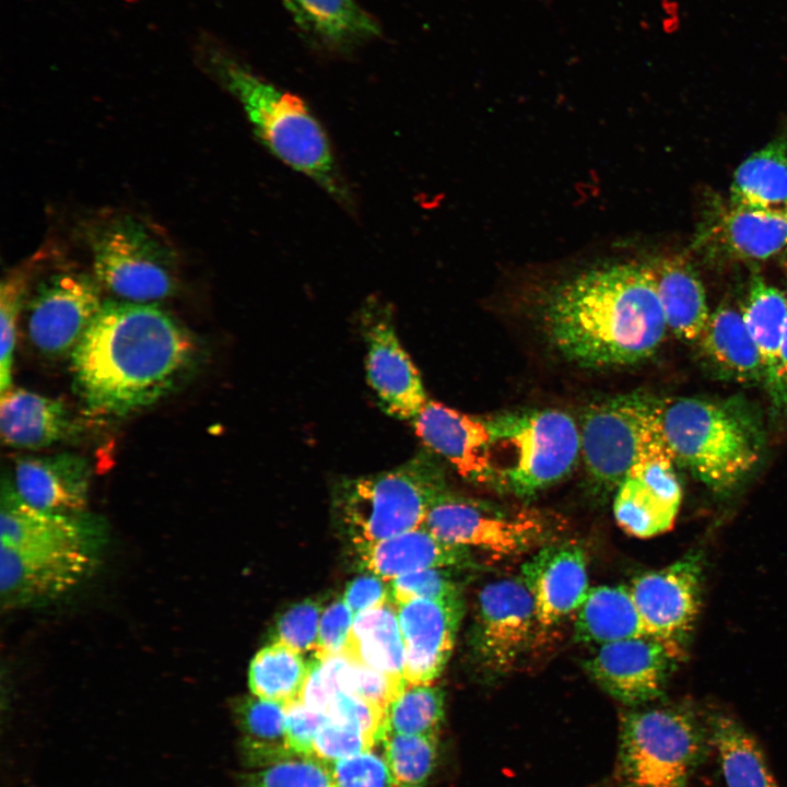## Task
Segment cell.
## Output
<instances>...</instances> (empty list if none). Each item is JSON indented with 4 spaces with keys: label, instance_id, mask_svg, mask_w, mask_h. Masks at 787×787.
<instances>
[{
    "label": "cell",
    "instance_id": "obj_1",
    "mask_svg": "<svg viewBox=\"0 0 787 787\" xmlns=\"http://www.w3.org/2000/svg\"><path fill=\"white\" fill-rule=\"evenodd\" d=\"M196 350L190 332L155 303L109 299L71 352L73 388L90 413L126 416L172 392Z\"/></svg>",
    "mask_w": 787,
    "mask_h": 787
},
{
    "label": "cell",
    "instance_id": "obj_2",
    "mask_svg": "<svg viewBox=\"0 0 787 787\" xmlns=\"http://www.w3.org/2000/svg\"><path fill=\"white\" fill-rule=\"evenodd\" d=\"M540 316L553 349L588 368L639 363L656 353L668 331L648 260L580 270L548 291Z\"/></svg>",
    "mask_w": 787,
    "mask_h": 787
},
{
    "label": "cell",
    "instance_id": "obj_3",
    "mask_svg": "<svg viewBox=\"0 0 787 787\" xmlns=\"http://www.w3.org/2000/svg\"><path fill=\"white\" fill-rule=\"evenodd\" d=\"M658 413L674 461L716 492L735 489L762 458L761 421L741 400L659 399Z\"/></svg>",
    "mask_w": 787,
    "mask_h": 787
},
{
    "label": "cell",
    "instance_id": "obj_4",
    "mask_svg": "<svg viewBox=\"0 0 787 787\" xmlns=\"http://www.w3.org/2000/svg\"><path fill=\"white\" fill-rule=\"evenodd\" d=\"M213 70L243 106L254 131L283 163L308 176L341 204H352L329 138L308 106L223 52Z\"/></svg>",
    "mask_w": 787,
    "mask_h": 787
},
{
    "label": "cell",
    "instance_id": "obj_5",
    "mask_svg": "<svg viewBox=\"0 0 787 787\" xmlns=\"http://www.w3.org/2000/svg\"><path fill=\"white\" fill-rule=\"evenodd\" d=\"M444 491L441 466L421 451L390 470L341 480L334 490V508L357 547L421 527Z\"/></svg>",
    "mask_w": 787,
    "mask_h": 787
},
{
    "label": "cell",
    "instance_id": "obj_6",
    "mask_svg": "<svg viewBox=\"0 0 787 787\" xmlns=\"http://www.w3.org/2000/svg\"><path fill=\"white\" fill-rule=\"evenodd\" d=\"M496 484L529 497L567 477L580 457L579 425L556 409H525L484 418Z\"/></svg>",
    "mask_w": 787,
    "mask_h": 787
},
{
    "label": "cell",
    "instance_id": "obj_7",
    "mask_svg": "<svg viewBox=\"0 0 787 787\" xmlns=\"http://www.w3.org/2000/svg\"><path fill=\"white\" fill-rule=\"evenodd\" d=\"M710 743L690 709H633L621 719L620 773L626 787H685Z\"/></svg>",
    "mask_w": 787,
    "mask_h": 787
},
{
    "label": "cell",
    "instance_id": "obj_8",
    "mask_svg": "<svg viewBox=\"0 0 787 787\" xmlns=\"http://www.w3.org/2000/svg\"><path fill=\"white\" fill-rule=\"evenodd\" d=\"M93 277L120 301L155 303L178 287L176 254L166 238L144 220L119 214L89 232Z\"/></svg>",
    "mask_w": 787,
    "mask_h": 787
},
{
    "label": "cell",
    "instance_id": "obj_9",
    "mask_svg": "<svg viewBox=\"0 0 787 787\" xmlns=\"http://www.w3.org/2000/svg\"><path fill=\"white\" fill-rule=\"evenodd\" d=\"M659 399L626 393L591 404L580 424V457L592 493L615 492L629 470L649 449L665 442Z\"/></svg>",
    "mask_w": 787,
    "mask_h": 787
},
{
    "label": "cell",
    "instance_id": "obj_10",
    "mask_svg": "<svg viewBox=\"0 0 787 787\" xmlns=\"http://www.w3.org/2000/svg\"><path fill=\"white\" fill-rule=\"evenodd\" d=\"M423 526L446 543L496 557L522 554L549 536L545 521L532 512H506L448 491L432 503Z\"/></svg>",
    "mask_w": 787,
    "mask_h": 787
},
{
    "label": "cell",
    "instance_id": "obj_11",
    "mask_svg": "<svg viewBox=\"0 0 787 787\" xmlns=\"http://www.w3.org/2000/svg\"><path fill=\"white\" fill-rule=\"evenodd\" d=\"M539 631L533 598L521 577L486 584L478 595L470 649L485 674L512 671Z\"/></svg>",
    "mask_w": 787,
    "mask_h": 787
},
{
    "label": "cell",
    "instance_id": "obj_12",
    "mask_svg": "<svg viewBox=\"0 0 787 787\" xmlns=\"http://www.w3.org/2000/svg\"><path fill=\"white\" fill-rule=\"evenodd\" d=\"M95 278L79 271H59L36 287L27 308V334L43 354L73 351L99 312L103 301Z\"/></svg>",
    "mask_w": 787,
    "mask_h": 787
},
{
    "label": "cell",
    "instance_id": "obj_13",
    "mask_svg": "<svg viewBox=\"0 0 787 787\" xmlns=\"http://www.w3.org/2000/svg\"><path fill=\"white\" fill-rule=\"evenodd\" d=\"M366 344V376L381 409L412 420L428 401L419 372L398 338L391 307L368 298L360 313Z\"/></svg>",
    "mask_w": 787,
    "mask_h": 787
},
{
    "label": "cell",
    "instance_id": "obj_14",
    "mask_svg": "<svg viewBox=\"0 0 787 787\" xmlns=\"http://www.w3.org/2000/svg\"><path fill=\"white\" fill-rule=\"evenodd\" d=\"M702 572L700 555L689 553L633 579L629 588L646 635L682 653L698 614Z\"/></svg>",
    "mask_w": 787,
    "mask_h": 787
},
{
    "label": "cell",
    "instance_id": "obj_15",
    "mask_svg": "<svg viewBox=\"0 0 787 787\" xmlns=\"http://www.w3.org/2000/svg\"><path fill=\"white\" fill-rule=\"evenodd\" d=\"M681 654L657 638L643 635L600 645L584 667L604 692L636 707L661 696Z\"/></svg>",
    "mask_w": 787,
    "mask_h": 787
},
{
    "label": "cell",
    "instance_id": "obj_16",
    "mask_svg": "<svg viewBox=\"0 0 787 787\" xmlns=\"http://www.w3.org/2000/svg\"><path fill=\"white\" fill-rule=\"evenodd\" d=\"M674 462L662 442L629 470L613 502L615 520L626 533L650 538L671 529L682 500Z\"/></svg>",
    "mask_w": 787,
    "mask_h": 787
},
{
    "label": "cell",
    "instance_id": "obj_17",
    "mask_svg": "<svg viewBox=\"0 0 787 787\" xmlns=\"http://www.w3.org/2000/svg\"><path fill=\"white\" fill-rule=\"evenodd\" d=\"M87 547L19 550L1 545L2 604L27 607L70 591L93 567Z\"/></svg>",
    "mask_w": 787,
    "mask_h": 787
},
{
    "label": "cell",
    "instance_id": "obj_18",
    "mask_svg": "<svg viewBox=\"0 0 787 787\" xmlns=\"http://www.w3.org/2000/svg\"><path fill=\"white\" fill-rule=\"evenodd\" d=\"M463 598H418L397 604L406 649L403 678L433 683L444 671L463 615Z\"/></svg>",
    "mask_w": 787,
    "mask_h": 787
},
{
    "label": "cell",
    "instance_id": "obj_19",
    "mask_svg": "<svg viewBox=\"0 0 787 787\" xmlns=\"http://www.w3.org/2000/svg\"><path fill=\"white\" fill-rule=\"evenodd\" d=\"M787 247V214L729 204L704 220L693 248L706 259L763 261Z\"/></svg>",
    "mask_w": 787,
    "mask_h": 787
},
{
    "label": "cell",
    "instance_id": "obj_20",
    "mask_svg": "<svg viewBox=\"0 0 787 787\" xmlns=\"http://www.w3.org/2000/svg\"><path fill=\"white\" fill-rule=\"evenodd\" d=\"M520 577L533 598L539 630L577 610L589 590L585 551L573 542L542 545L522 564Z\"/></svg>",
    "mask_w": 787,
    "mask_h": 787
},
{
    "label": "cell",
    "instance_id": "obj_21",
    "mask_svg": "<svg viewBox=\"0 0 787 787\" xmlns=\"http://www.w3.org/2000/svg\"><path fill=\"white\" fill-rule=\"evenodd\" d=\"M411 421L423 444L463 478L496 484L491 434L484 418L428 400Z\"/></svg>",
    "mask_w": 787,
    "mask_h": 787
},
{
    "label": "cell",
    "instance_id": "obj_22",
    "mask_svg": "<svg viewBox=\"0 0 787 787\" xmlns=\"http://www.w3.org/2000/svg\"><path fill=\"white\" fill-rule=\"evenodd\" d=\"M13 486L31 506L58 514H81L87 504L91 467L79 455L26 456L14 465Z\"/></svg>",
    "mask_w": 787,
    "mask_h": 787
},
{
    "label": "cell",
    "instance_id": "obj_23",
    "mask_svg": "<svg viewBox=\"0 0 787 787\" xmlns=\"http://www.w3.org/2000/svg\"><path fill=\"white\" fill-rule=\"evenodd\" d=\"M90 525L81 514L50 513L31 506L17 494L12 481L2 480L1 545L19 550L92 548Z\"/></svg>",
    "mask_w": 787,
    "mask_h": 787
},
{
    "label": "cell",
    "instance_id": "obj_24",
    "mask_svg": "<svg viewBox=\"0 0 787 787\" xmlns=\"http://www.w3.org/2000/svg\"><path fill=\"white\" fill-rule=\"evenodd\" d=\"M355 549L362 567L387 582L420 569L465 568L474 564L470 549L439 540L423 525Z\"/></svg>",
    "mask_w": 787,
    "mask_h": 787
},
{
    "label": "cell",
    "instance_id": "obj_25",
    "mask_svg": "<svg viewBox=\"0 0 787 787\" xmlns=\"http://www.w3.org/2000/svg\"><path fill=\"white\" fill-rule=\"evenodd\" d=\"M0 428L7 445L40 449L71 438L80 427L61 400L10 387L1 392Z\"/></svg>",
    "mask_w": 787,
    "mask_h": 787
},
{
    "label": "cell",
    "instance_id": "obj_26",
    "mask_svg": "<svg viewBox=\"0 0 787 787\" xmlns=\"http://www.w3.org/2000/svg\"><path fill=\"white\" fill-rule=\"evenodd\" d=\"M697 343L701 357L719 377L741 384H765V368L741 308L721 303L710 315Z\"/></svg>",
    "mask_w": 787,
    "mask_h": 787
},
{
    "label": "cell",
    "instance_id": "obj_27",
    "mask_svg": "<svg viewBox=\"0 0 787 787\" xmlns=\"http://www.w3.org/2000/svg\"><path fill=\"white\" fill-rule=\"evenodd\" d=\"M657 285L668 330L684 342L695 343L709 318L702 281L681 255L648 260Z\"/></svg>",
    "mask_w": 787,
    "mask_h": 787
},
{
    "label": "cell",
    "instance_id": "obj_28",
    "mask_svg": "<svg viewBox=\"0 0 787 787\" xmlns=\"http://www.w3.org/2000/svg\"><path fill=\"white\" fill-rule=\"evenodd\" d=\"M283 2L299 30L330 49H349L380 34L377 21L355 0Z\"/></svg>",
    "mask_w": 787,
    "mask_h": 787
},
{
    "label": "cell",
    "instance_id": "obj_29",
    "mask_svg": "<svg viewBox=\"0 0 787 787\" xmlns=\"http://www.w3.org/2000/svg\"><path fill=\"white\" fill-rule=\"evenodd\" d=\"M729 204L787 214V140L776 138L748 156L733 173Z\"/></svg>",
    "mask_w": 787,
    "mask_h": 787
},
{
    "label": "cell",
    "instance_id": "obj_30",
    "mask_svg": "<svg viewBox=\"0 0 787 787\" xmlns=\"http://www.w3.org/2000/svg\"><path fill=\"white\" fill-rule=\"evenodd\" d=\"M342 654L389 677L404 679L406 649L397 606L387 602L356 614Z\"/></svg>",
    "mask_w": 787,
    "mask_h": 787
},
{
    "label": "cell",
    "instance_id": "obj_31",
    "mask_svg": "<svg viewBox=\"0 0 787 787\" xmlns=\"http://www.w3.org/2000/svg\"><path fill=\"white\" fill-rule=\"evenodd\" d=\"M646 635L629 587L601 585L589 588L577 609L574 638L598 646Z\"/></svg>",
    "mask_w": 787,
    "mask_h": 787
},
{
    "label": "cell",
    "instance_id": "obj_32",
    "mask_svg": "<svg viewBox=\"0 0 787 787\" xmlns=\"http://www.w3.org/2000/svg\"><path fill=\"white\" fill-rule=\"evenodd\" d=\"M232 708L244 735L239 751L247 766L258 768L295 756L285 738V705L251 694L236 700Z\"/></svg>",
    "mask_w": 787,
    "mask_h": 787
},
{
    "label": "cell",
    "instance_id": "obj_33",
    "mask_svg": "<svg viewBox=\"0 0 787 787\" xmlns=\"http://www.w3.org/2000/svg\"><path fill=\"white\" fill-rule=\"evenodd\" d=\"M741 312L765 368V385H775L780 346L787 321V295L754 273Z\"/></svg>",
    "mask_w": 787,
    "mask_h": 787
},
{
    "label": "cell",
    "instance_id": "obj_34",
    "mask_svg": "<svg viewBox=\"0 0 787 787\" xmlns=\"http://www.w3.org/2000/svg\"><path fill=\"white\" fill-rule=\"evenodd\" d=\"M708 726L728 787H778L759 742L742 725L716 716Z\"/></svg>",
    "mask_w": 787,
    "mask_h": 787
},
{
    "label": "cell",
    "instance_id": "obj_35",
    "mask_svg": "<svg viewBox=\"0 0 787 787\" xmlns=\"http://www.w3.org/2000/svg\"><path fill=\"white\" fill-rule=\"evenodd\" d=\"M309 659L291 647L272 642L252 658L248 686L252 695L287 705L301 700Z\"/></svg>",
    "mask_w": 787,
    "mask_h": 787
},
{
    "label": "cell",
    "instance_id": "obj_36",
    "mask_svg": "<svg viewBox=\"0 0 787 787\" xmlns=\"http://www.w3.org/2000/svg\"><path fill=\"white\" fill-rule=\"evenodd\" d=\"M444 715L445 695L439 686L433 683L407 682L385 712L381 736L385 733L437 736Z\"/></svg>",
    "mask_w": 787,
    "mask_h": 787
},
{
    "label": "cell",
    "instance_id": "obj_37",
    "mask_svg": "<svg viewBox=\"0 0 787 787\" xmlns=\"http://www.w3.org/2000/svg\"><path fill=\"white\" fill-rule=\"evenodd\" d=\"M383 756L399 787H424L437 761V736L385 733Z\"/></svg>",
    "mask_w": 787,
    "mask_h": 787
},
{
    "label": "cell",
    "instance_id": "obj_38",
    "mask_svg": "<svg viewBox=\"0 0 787 787\" xmlns=\"http://www.w3.org/2000/svg\"><path fill=\"white\" fill-rule=\"evenodd\" d=\"M240 787H336L330 764L292 756L238 776Z\"/></svg>",
    "mask_w": 787,
    "mask_h": 787
},
{
    "label": "cell",
    "instance_id": "obj_39",
    "mask_svg": "<svg viewBox=\"0 0 787 787\" xmlns=\"http://www.w3.org/2000/svg\"><path fill=\"white\" fill-rule=\"evenodd\" d=\"M331 662L339 692L356 695L384 712L407 684L404 679L376 671L344 654L331 656Z\"/></svg>",
    "mask_w": 787,
    "mask_h": 787
},
{
    "label": "cell",
    "instance_id": "obj_40",
    "mask_svg": "<svg viewBox=\"0 0 787 787\" xmlns=\"http://www.w3.org/2000/svg\"><path fill=\"white\" fill-rule=\"evenodd\" d=\"M27 274L24 271L10 273L0 286V391L11 387L16 324L27 290Z\"/></svg>",
    "mask_w": 787,
    "mask_h": 787
},
{
    "label": "cell",
    "instance_id": "obj_41",
    "mask_svg": "<svg viewBox=\"0 0 787 787\" xmlns=\"http://www.w3.org/2000/svg\"><path fill=\"white\" fill-rule=\"evenodd\" d=\"M321 606L315 600H304L291 607L278 620L273 641L305 654L317 649Z\"/></svg>",
    "mask_w": 787,
    "mask_h": 787
},
{
    "label": "cell",
    "instance_id": "obj_42",
    "mask_svg": "<svg viewBox=\"0 0 787 787\" xmlns=\"http://www.w3.org/2000/svg\"><path fill=\"white\" fill-rule=\"evenodd\" d=\"M390 583L391 601L397 606L412 599L462 597L461 586L446 568H425L399 576Z\"/></svg>",
    "mask_w": 787,
    "mask_h": 787
},
{
    "label": "cell",
    "instance_id": "obj_43",
    "mask_svg": "<svg viewBox=\"0 0 787 787\" xmlns=\"http://www.w3.org/2000/svg\"><path fill=\"white\" fill-rule=\"evenodd\" d=\"M336 787H399L383 754L372 750L330 764Z\"/></svg>",
    "mask_w": 787,
    "mask_h": 787
},
{
    "label": "cell",
    "instance_id": "obj_44",
    "mask_svg": "<svg viewBox=\"0 0 787 787\" xmlns=\"http://www.w3.org/2000/svg\"><path fill=\"white\" fill-rule=\"evenodd\" d=\"M326 715L331 723L354 728L373 738L376 743L380 739L385 712L356 695L338 692Z\"/></svg>",
    "mask_w": 787,
    "mask_h": 787
},
{
    "label": "cell",
    "instance_id": "obj_45",
    "mask_svg": "<svg viewBox=\"0 0 787 787\" xmlns=\"http://www.w3.org/2000/svg\"><path fill=\"white\" fill-rule=\"evenodd\" d=\"M376 741L365 733L330 720L319 730L314 742L313 757L332 764L375 747Z\"/></svg>",
    "mask_w": 787,
    "mask_h": 787
},
{
    "label": "cell",
    "instance_id": "obj_46",
    "mask_svg": "<svg viewBox=\"0 0 787 787\" xmlns=\"http://www.w3.org/2000/svg\"><path fill=\"white\" fill-rule=\"evenodd\" d=\"M328 721L326 714L309 708L302 700L285 705L284 731L291 751L313 757L316 736Z\"/></svg>",
    "mask_w": 787,
    "mask_h": 787
},
{
    "label": "cell",
    "instance_id": "obj_47",
    "mask_svg": "<svg viewBox=\"0 0 787 787\" xmlns=\"http://www.w3.org/2000/svg\"><path fill=\"white\" fill-rule=\"evenodd\" d=\"M354 614L343 601H333L322 611L318 645L313 654L316 657L325 658L342 654L353 624Z\"/></svg>",
    "mask_w": 787,
    "mask_h": 787
},
{
    "label": "cell",
    "instance_id": "obj_48",
    "mask_svg": "<svg viewBox=\"0 0 787 787\" xmlns=\"http://www.w3.org/2000/svg\"><path fill=\"white\" fill-rule=\"evenodd\" d=\"M342 599L355 616L365 610L392 602L390 583L368 573L353 579L346 586Z\"/></svg>",
    "mask_w": 787,
    "mask_h": 787
},
{
    "label": "cell",
    "instance_id": "obj_49",
    "mask_svg": "<svg viewBox=\"0 0 787 787\" xmlns=\"http://www.w3.org/2000/svg\"><path fill=\"white\" fill-rule=\"evenodd\" d=\"M770 396L777 408L787 411V321L780 346L775 385Z\"/></svg>",
    "mask_w": 787,
    "mask_h": 787
},
{
    "label": "cell",
    "instance_id": "obj_50",
    "mask_svg": "<svg viewBox=\"0 0 787 787\" xmlns=\"http://www.w3.org/2000/svg\"><path fill=\"white\" fill-rule=\"evenodd\" d=\"M783 254H784V261H785V265H786V267H787V247H786V249L783 251Z\"/></svg>",
    "mask_w": 787,
    "mask_h": 787
}]
</instances>
